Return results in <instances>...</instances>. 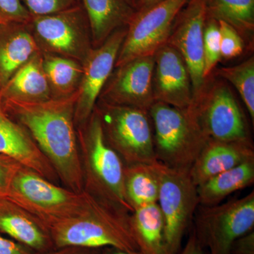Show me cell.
Listing matches in <instances>:
<instances>
[{"mask_svg":"<svg viewBox=\"0 0 254 254\" xmlns=\"http://www.w3.org/2000/svg\"><path fill=\"white\" fill-rule=\"evenodd\" d=\"M78 91L42 102L0 100L10 118L22 126L53 165L66 188L84 190V173L75 132Z\"/></svg>","mask_w":254,"mask_h":254,"instance_id":"obj_1","label":"cell"},{"mask_svg":"<svg viewBox=\"0 0 254 254\" xmlns=\"http://www.w3.org/2000/svg\"><path fill=\"white\" fill-rule=\"evenodd\" d=\"M81 213L48 227L55 249L113 247L141 254L131 225V213L95 195Z\"/></svg>","mask_w":254,"mask_h":254,"instance_id":"obj_2","label":"cell"},{"mask_svg":"<svg viewBox=\"0 0 254 254\" xmlns=\"http://www.w3.org/2000/svg\"><path fill=\"white\" fill-rule=\"evenodd\" d=\"M157 161L190 172L209 138L190 110L155 102L149 110Z\"/></svg>","mask_w":254,"mask_h":254,"instance_id":"obj_3","label":"cell"},{"mask_svg":"<svg viewBox=\"0 0 254 254\" xmlns=\"http://www.w3.org/2000/svg\"><path fill=\"white\" fill-rule=\"evenodd\" d=\"M91 194L58 186L31 169L19 165L10 182L6 200L38 219L48 229L86 208Z\"/></svg>","mask_w":254,"mask_h":254,"instance_id":"obj_4","label":"cell"},{"mask_svg":"<svg viewBox=\"0 0 254 254\" xmlns=\"http://www.w3.org/2000/svg\"><path fill=\"white\" fill-rule=\"evenodd\" d=\"M82 134L81 162L84 190L132 213L125 190V166L105 138L99 113L95 108Z\"/></svg>","mask_w":254,"mask_h":254,"instance_id":"obj_5","label":"cell"},{"mask_svg":"<svg viewBox=\"0 0 254 254\" xmlns=\"http://www.w3.org/2000/svg\"><path fill=\"white\" fill-rule=\"evenodd\" d=\"M190 108L209 139L252 141L245 114L231 86L213 73L193 93Z\"/></svg>","mask_w":254,"mask_h":254,"instance_id":"obj_6","label":"cell"},{"mask_svg":"<svg viewBox=\"0 0 254 254\" xmlns=\"http://www.w3.org/2000/svg\"><path fill=\"white\" fill-rule=\"evenodd\" d=\"M96 109L107 141L125 165H150L157 161L148 111L102 101Z\"/></svg>","mask_w":254,"mask_h":254,"instance_id":"obj_7","label":"cell"},{"mask_svg":"<svg viewBox=\"0 0 254 254\" xmlns=\"http://www.w3.org/2000/svg\"><path fill=\"white\" fill-rule=\"evenodd\" d=\"M159 182L158 204L165 222L167 254H178L182 239L199 205L197 187L190 172L156 161L151 164Z\"/></svg>","mask_w":254,"mask_h":254,"instance_id":"obj_8","label":"cell"},{"mask_svg":"<svg viewBox=\"0 0 254 254\" xmlns=\"http://www.w3.org/2000/svg\"><path fill=\"white\" fill-rule=\"evenodd\" d=\"M254 191L245 196L199 208L193 229L200 246L210 254H230L232 243L254 230Z\"/></svg>","mask_w":254,"mask_h":254,"instance_id":"obj_9","label":"cell"},{"mask_svg":"<svg viewBox=\"0 0 254 254\" xmlns=\"http://www.w3.org/2000/svg\"><path fill=\"white\" fill-rule=\"evenodd\" d=\"M188 1L163 0L146 9L136 10L127 26L115 67L140 57L154 55L166 44L177 14Z\"/></svg>","mask_w":254,"mask_h":254,"instance_id":"obj_10","label":"cell"},{"mask_svg":"<svg viewBox=\"0 0 254 254\" xmlns=\"http://www.w3.org/2000/svg\"><path fill=\"white\" fill-rule=\"evenodd\" d=\"M28 26L48 49L67 58L83 63L93 50L89 23L81 4L55 14L32 16Z\"/></svg>","mask_w":254,"mask_h":254,"instance_id":"obj_11","label":"cell"},{"mask_svg":"<svg viewBox=\"0 0 254 254\" xmlns=\"http://www.w3.org/2000/svg\"><path fill=\"white\" fill-rule=\"evenodd\" d=\"M154 64V55H150L140 57L117 67L100 95L101 101L148 111L155 103Z\"/></svg>","mask_w":254,"mask_h":254,"instance_id":"obj_12","label":"cell"},{"mask_svg":"<svg viewBox=\"0 0 254 254\" xmlns=\"http://www.w3.org/2000/svg\"><path fill=\"white\" fill-rule=\"evenodd\" d=\"M207 13L203 0H189L177 14L166 44L181 55L195 93L203 77V31Z\"/></svg>","mask_w":254,"mask_h":254,"instance_id":"obj_13","label":"cell"},{"mask_svg":"<svg viewBox=\"0 0 254 254\" xmlns=\"http://www.w3.org/2000/svg\"><path fill=\"white\" fill-rule=\"evenodd\" d=\"M127 27L113 33L99 47L91 50L83 63L81 86L75 108V120L84 123L95 108L97 100L115 67Z\"/></svg>","mask_w":254,"mask_h":254,"instance_id":"obj_14","label":"cell"},{"mask_svg":"<svg viewBox=\"0 0 254 254\" xmlns=\"http://www.w3.org/2000/svg\"><path fill=\"white\" fill-rule=\"evenodd\" d=\"M153 91L155 102L189 108L193 98L191 79L186 63L173 47L164 45L154 55Z\"/></svg>","mask_w":254,"mask_h":254,"instance_id":"obj_15","label":"cell"},{"mask_svg":"<svg viewBox=\"0 0 254 254\" xmlns=\"http://www.w3.org/2000/svg\"><path fill=\"white\" fill-rule=\"evenodd\" d=\"M0 155L55 182L60 180L46 155L40 150L28 131L3 111L0 103Z\"/></svg>","mask_w":254,"mask_h":254,"instance_id":"obj_16","label":"cell"},{"mask_svg":"<svg viewBox=\"0 0 254 254\" xmlns=\"http://www.w3.org/2000/svg\"><path fill=\"white\" fill-rule=\"evenodd\" d=\"M254 159L253 141H222L210 139L190 170L198 187L219 173Z\"/></svg>","mask_w":254,"mask_h":254,"instance_id":"obj_17","label":"cell"},{"mask_svg":"<svg viewBox=\"0 0 254 254\" xmlns=\"http://www.w3.org/2000/svg\"><path fill=\"white\" fill-rule=\"evenodd\" d=\"M0 232L36 254L55 249L48 229L27 211L4 198H0Z\"/></svg>","mask_w":254,"mask_h":254,"instance_id":"obj_18","label":"cell"},{"mask_svg":"<svg viewBox=\"0 0 254 254\" xmlns=\"http://www.w3.org/2000/svg\"><path fill=\"white\" fill-rule=\"evenodd\" d=\"M38 49L28 24L0 25V90Z\"/></svg>","mask_w":254,"mask_h":254,"instance_id":"obj_19","label":"cell"},{"mask_svg":"<svg viewBox=\"0 0 254 254\" xmlns=\"http://www.w3.org/2000/svg\"><path fill=\"white\" fill-rule=\"evenodd\" d=\"M88 18L91 43L101 46L113 33L127 27L136 10L127 0H78Z\"/></svg>","mask_w":254,"mask_h":254,"instance_id":"obj_20","label":"cell"},{"mask_svg":"<svg viewBox=\"0 0 254 254\" xmlns=\"http://www.w3.org/2000/svg\"><path fill=\"white\" fill-rule=\"evenodd\" d=\"M51 87L42 66V60L35 55L11 76L0 90V100L42 102L52 99Z\"/></svg>","mask_w":254,"mask_h":254,"instance_id":"obj_21","label":"cell"},{"mask_svg":"<svg viewBox=\"0 0 254 254\" xmlns=\"http://www.w3.org/2000/svg\"><path fill=\"white\" fill-rule=\"evenodd\" d=\"M254 182V159L219 173L197 187L199 205L212 206L228 195L252 186Z\"/></svg>","mask_w":254,"mask_h":254,"instance_id":"obj_22","label":"cell"},{"mask_svg":"<svg viewBox=\"0 0 254 254\" xmlns=\"http://www.w3.org/2000/svg\"><path fill=\"white\" fill-rule=\"evenodd\" d=\"M131 225L141 254H167L165 222L158 203L133 210Z\"/></svg>","mask_w":254,"mask_h":254,"instance_id":"obj_23","label":"cell"},{"mask_svg":"<svg viewBox=\"0 0 254 254\" xmlns=\"http://www.w3.org/2000/svg\"><path fill=\"white\" fill-rule=\"evenodd\" d=\"M207 18L225 21L254 47V0H203Z\"/></svg>","mask_w":254,"mask_h":254,"instance_id":"obj_24","label":"cell"},{"mask_svg":"<svg viewBox=\"0 0 254 254\" xmlns=\"http://www.w3.org/2000/svg\"><path fill=\"white\" fill-rule=\"evenodd\" d=\"M124 177L125 195L133 211L158 203L159 182L151 164L125 165Z\"/></svg>","mask_w":254,"mask_h":254,"instance_id":"obj_25","label":"cell"},{"mask_svg":"<svg viewBox=\"0 0 254 254\" xmlns=\"http://www.w3.org/2000/svg\"><path fill=\"white\" fill-rule=\"evenodd\" d=\"M42 66L50 87L61 94H71L81 80L83 66L74 60L46 55Z\"/></svg>","mask_w":254,"mask_h":254,"instance_id":"obj_26","label":"cell"},{"mask_svg":"<svg viewBox=\"0 0 254 254\" xmlns=\"http://www.w3.org/2000/svg\"><path fill=\"white\" fill-rule=\"evenodd\" d=\"M214 74L230 83L243 101L254 124V57L233 66L215 68Z\"/></svg>","mask_w":254,"mask_h":254,"instance_id":"obj_27","label":"cell"},{"mask_svg":"<svg viewBox=\"0 0 254 254\" xmlns=\"http://www.w3.org/2000/svg\"><path fill=\"white\" fill-rule=\"evenodd\" d=\"M222 60L218 21L207 18L203 31V77L213 72Z\"/></svg>","mask_w":254,"mask_h":254,"instance_id":"obj_28","label":"cell"},{"mask_svg":"<svg viewBox=\"0 0 254 254\" xmlns=\"http://www.w3.org/2000/svg\"><path fill=\"white\" fill-rule=\"evenodd\" d=\"M222 59L232 60L243 54L247 43L239 32L225 21H218Z\"/></svg>","mask_w":254,"mask_h":254,"instance_id":"obj_29","label":"cell"},{"mask_svg":"<svg viewBox=\"0 0 254 254\" xmlns=\"http://www.w3.org/2000/svg\"><path fill=\"white\" fill-rule=\"evenodd\" d=\"M32 16H46L72 8L78 0H21Z\"/></svg>","mask_w":254,"mask_h":254,"instance_id":"obj_30","label":"cell"},{"mask_svg":"<svg viewBox=\"0 0 254 254\" xmlns=\"http://www.w3.org/2000/svg\"><path fill=\"white\" fill-rule=\"evenodd\" d=\"M31 17L21 0H0V25L28 24Z\"/></svg>","mask_w":254,"mask_h":254,"instance_id":"obj_31","label":"cell"},{"mask_svg":"<svg viewBox=\"0 0 254 254\" xmlns=\"http://www.w3.org/2000/svg\"><path fill=\"white\" fill-rule=\"evenodd\" d=\"M19 165L16 160L0 155V198L6 199L11 178Z\"/></svg>","mask_w":254,"mask_h":254,"instance_id":"obj_32","label":"cell"},{"mask_svg":"<svg viewBox=\"0 0 254 254\" xmlns=\"http://www.w3.org/2000/svg\"><path fill=\"white\" fill-rule=\"evenodd\" d=\"M230 254H254V230L235 240L230 249Z\"/></svg>","mask_w":254,"mask_h":254,"instance_id":"obj_33","label":"cell"},{"mask_svg":"<svg viewBox=\"0 0 254 254\" xmlns=\"http://www.w3.org/2000/svg\"><path fill=\"white\" fill-rule=\"evenodd\" d=\"M0 254H36L16 241L9 240L0 232Z\"/></svg>","mask_w":254,"mask_h":254,"instance_id":"obj_34","label":"cell"},{"mask_svg":"<svg viewBox=\"0 0 254 254\" xmlns=\"http://www.w3.org/2000/svg\"><path fill=\"white\" fill-rule=\"evenodd\" d=\"M43 254H101V249L67 247L54 249V250Z\"/></svg>","mask_w":254,"mask_h":254,"instance_id":"obj_35","label":"cell"},{"mask_svg":"<svg viewBox=\"0 0 254 254\" xmlns=\"http://www.w3.org/2000/svg\"><path fill=\"white\" fill-rule=\"evenodd\" d=\"M178 254H205L204 249L200 246L194 232H192L185 248Z\"/></svg>","mask_w":254,"mask_h":254,"instance_id":"obj_36","label":"cell"},{"mask_svg":"<svg viewBox=\"0 0 254 254\" xmlns=\"http://www.w3.org/2000/svg\"><path fill=\"white\" fill-rule=\"evenodd\" d=\"M161 1H163V0H139L138 8H137L136 10L146 9V8L150 7V6H153V5L157 4V3L160 2Z\"/></svg>","mask_w":254,"mask_h":254,"instance_id":"obj_37","label":"cell"},{"mask_svg":"<svg viewBox=\"0 0 254 254\" xmlns=\"http://www.w3.org/2000/svg\"><path fill=\"white\" fill-rule=\"evenodd\" d=\"M101 254H131L125 251L118 250V249L113 248V247H105L101 249Z\"/></svg>","mask_w":254,"mask_h":254,"instance_id":"obj_38","label":"cell"},{"mask_svg":"<svg viewBox=\"0 0 254 254\" xmlns=\"http://www.w3.org/2000/svg\"><path fill=\"white\" fill-rule=\"evenodd\" d=\"M127 1H128V4L131 5L133 9L136 10L137 9L138 6V2H139V0H127Z\"/></svg>","mask_w":254,"mask_h":254,"instance_id":"obj_39","label":"cell"}]
</instances>
